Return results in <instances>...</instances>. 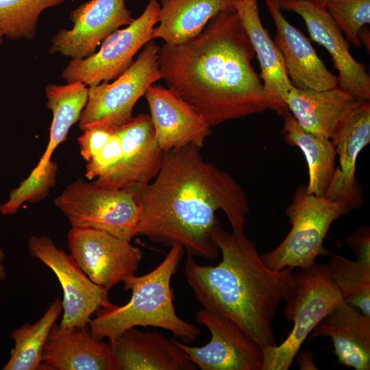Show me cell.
Masks as SVG:
<instances>
[{"label":"cell","mask_w":370,"mask_h":370,"mask_svg":"<svg viewBox=\"0 0 370 370\" xmlns=\"http://www.w3.org/2000/svg\"><path fill=\"white\" fill-rule=\"evenodd\" d=\"M3 37H4V36H3V33H2V32H1V29H0V46H1V45L2 44V42H3Z\"/></svg>","instance_id":"cell-37"},{"label":"cell","mask_w":370,"mask_h":370,"mask_svg":"<svg viewBox=\"0 0 370 370\" xmlns=\"http://www.w3.org/2000/svg\"><path fill=\"white\" fill-rule=\"evenodd\" d=\"M113 132L114 130L100 126L84 130L77 138L82 158L86 162L92 158L106 145Z\"/></svg>","instance_id":"cell-33"},{"label":"cell","mask_w":370,"mask_h":370,"mask_svg":"<svg viewBox=\"0 0 370 370\" xmlns=\"http://www.w3.org/2000/svg\"><path fill=\"white\" fill-rule=\"evenodd\" d=\"M67 245L88 278L108 291L134 275L143 257L142 251L130 241L92 228L71 227Z\"/></svg>","instance_id":"cell-11"},{"label":"cell","mask_w":370,"mask_h":370,"mask_svg":"<svg viewBox=\"0 0 370 370\" xmlns=\"http://www.w3.org/2000/svg\"><path fill=\"white\" fill-rule=\"evenodd\" d=\"M283 121L284 140L297 147L305 156L308 169L307 193L324 196L336 169V155L331 139L306 131L289 112L283 115Z\"/></svg>","instance_id":"cell-26"},{"label":"cell","mask_w":370,"mask_h":370,"mask_svg":"<svg viewBox=\"0 0 370 370\" xmlns=\"http://www.w3.org/2000/svg\"><path fill=\"white\" fill-rule=\"evenodd\" d=\"M64 2V0H0V29L7 38L31 40L36 36L41 12Z\"/></svg>","instance_id":"cell-29"},{"label":"cell","mask_w":370,"mask_h":370,"mask_svg":"<svg viewBox=\"0 0 370 370\" xmlns=\"http://www.w3.org/2000/svg\"><path fill=\"white\" fill-rule=\"evenodd\" d=\"M264 1L276 28L275 44L293 86L314 90L336 87L337 76L327 69L309 40L285 18L275 0Z\"/></svg>","instance_id":"cell-18"},{"label":"cell","mask_w":370,"mask_h":370,"mask_svg":"<svg viewBox=\"0 0 370 370\" xmlns=\"http://www.w3.org/2000/svg\"><path fill=\"white\" fill-rule=\"evenodd\" d=\"M122 149V156L114 170L93 182L109 188H129L147 184L158 175L164 151L158 145L150 115L140 114L115 130Z\"/></svg>","instance_id":"cell-16"},{"label":"cell","mask_w":370,"mask_h":370,"mask_svg":"<svg viewBox=\"0 0 370 370\" xmlns=\"http://www.w3.org/2000/svg\"><path fill=\"white\" fill-rule=\"evenodd\" d=\"M71 227L104 231L131 241L140 210L130 188H109L79 178L54 199Z\"/></svg>","instance_id":"cell-7"},{"label":"cell","mask_w":370,"mask_h":370,"mask_svg":"<svg viewBox=\"0 0 370 370\" xmlns=\"http://www.w3.org/2000/svg\"><path fill=\"white\" fill-rule=\"evenodd\" d=\"M328 265L330 280L343 301L370 317V263L333 254Z\"/></svg>","instance_id":"cell-28"},{"label":"cell","mask_w":370,"mask_h":370,"mask_svg":"<svg viewBox=\"0 0 370 370\" xmlns=\"http://www.w3.org/2000/svg\"><path fill=\"white\" fill-rule=\"evenodd\" d=\"M58 171V164L51 161L38 177L29 174L18 187L11 190L8 199L0 205V212L13 215L24 202L35 203L44 199L54 186Z\"/></svg>","instance_id":"cell-31"},{"label":"cell","mask_w":370,"mask_h":370,"mask_svg":"<svg viewBox=\"0 0 370 370\" xmlns=\"http://www.w3.org/2000/svg\"><path fill=\"white\" fill-rule=\"evenodd\" d=\"M29 254L48 267L57 277L63 292L62 328L88 325L96 311L109 301L108 290L92 282L71 254L56 247L46 236H31Z\"/></svg>","instance_id":"cell-10"},{"label":"cell","mask_w":370,"mask_h":370,"mask_svg":"<svg viewBox=\"0 0 370 370\" xmlns=\"http://www.w3.org/2000/svg\"><path fill=\"white\" fill-rule=\"evenodd\" d=\"M201 147L188 145L164 151L149 183L129 187L140 210L136 236L166 247L182 246L206 260L219 255L214 236L222 210L232 232H243L249 212L243 188L228 173L206 162Z\"/></svg>","instance_id":"cell-1"},{"label":"cell","mask_w":370,"mask_h":370,"mask_svg":"<svg viewBox=\"0 0 370 370\" xmlns=\"http://www.w3.org/2000/svg\"><path fill=\"white\" fill-rule=\"evenodd\" d=\"M62 312V301L56 298L34 323H25L14 329L10 336L14 348L3 370H38L43 348L49 333Z\"/></svg>","instance_id":"cell-27"},{"label":"cell","mask_w":370,"mask_h":370,"mask_svg":"<svg viewBox=\"0 0 370 370\" xmlns=\"http://www.w3.org/2000/svg\"><path fill=\"white\" fill-rule=\"evenodd\" d=\"M5 260V254L1 248H0V281L3 280L6 278L5 267L3 264Z\"/></svg>","instance_id":"cell-35"},{"label":"cell","mask_w":370,"mask_h":370,"mask_svg":"<svg viewBox=\"0 0 370 370\" xmlns=\"http://www.w3.org/2000/svg\"><path fill=\"white\" fill-rule=\"evenodd\" d=\"M347 243L356 255V260L370 263V230L361 226L347 238Z\"/></svg>","instance_id":"cell-34"},{"label":"cell","mask_w":370,"mask_h":370,"mask_svg":"<svg viewBox=\"0 0 370 370\" xmlns=\"http://www.w3.org/2000/svg\"><path fill=\"white\" fill-rule=\"evenodd\" d=\"M196 320L210 332L207 344L192 347L172 338L196 367L201 370H262V347L236 323L204 308L196 312Z\"/></svg>","instance_id":"cell-12"},{"label":"cell","mask_w":370,"mask_h":370,"mask_svg":"<svg viewBox=\"0 0 370 370\" xmlns=\"http://www.w3.org/2000/svg\"><path fill=\"white\" fill-rule=\"evenodd\" d=\"M184 250L182 246L175 245L153 270L143 275L134 274L125 278L124 290L132 291L130 301L123 306L109 301L99 308L88 323L92 335L99 340L112 341L130 328L151 326L169 330L185 343L195 341L200 330L177 316L173 304L175 294L171 287Z\"/></svg>","instance_id":"cell-4"},{"label":"cell","mask_w":370,"mask_h":370,"mask_svg":"<svg viewBox=\"0 0 370 370\" xmlns=\"http://www.w3.org/2000/svg\"><path fill=\"white\" fill-rule=\"evenodd\" d=\"M145 97L156 140L164 151L188 145L203 147L210 127L190 105L160 86H150Z\"/></svg>","instance_id":"cell-17"},{"label":"cell","mask_w":370,"mask_h":370,"mask_svg":"<svg viewBox=\"0 0 370 370\" xmlns=\"http://www.w3.org/2000/svg\"><path fill=\"white\" fill-rule=\"evenodd\" d=\"M295 287L284 308L293 328L280 345L262 347V370H288L318 323L343 301L330 280L328 265L314 262L293 273Z\"/></svg>","instance_id":"cell-5"},{"label":"cell","mask_w":370,"mask_h":370,"mask_svg":"<svg viewBox=\"0 0 370 370\" xmlns=\"http://www.w3.org/2000/svg\"><path fill=\"white\" fill-rule=\"evenodd\" d=\"M214 241L222 256L218 264L201 265L189 254L186 260L185 278L196 299L236 323L261 347L278 345L273 321L295 289L293 269L268 267L243 232L220 228Z\"/></svg>","instance_id":"cell-3"},{"label":"cell","mask_w":370,"mask_h":370,"mask_svg":"<svg viewBox=\"0 0 370 370\" xmlns=\"http://www.w3.org/2000/svg\"><path fill=\"white\" fill-rule=\"evenodd\" d=\"M282 10L294 12L306 23L311 38L331 55L338 76V86L356 100H370V77L365 66L349 52V44L324 4L312 0H275Z\"/></svg>","instance_id":"cell-13"},{"label":"cell","mask_w":370,"mask_h":370,"mask_svg":"<svg viewBox=\"0 0 370 370\" xmlns=\"http://www.w3.org/2000/svg\"><path fill=\"white\" fill-rule=\"evenodd\" d=\"M356 100L338 86L327 90L300 89L293 86L284 102L306 131L331 138L338 122Z\"/></svg>","instance_id":"cell-23"},{"label":"cell","mask_w":370,"mask_h":370,"mask_svg":"<svg viewBox=\"0 0 370 370\" xmlns=\"http://www.w3.org/2000/svg\"><path fill=\"white\" fill-rule=\"evenodd\" d=\"M70 19L72 28L57 32L50 52L71 59L91 56L106 37L134 21L125 0H90L73 10Z\"/></svg>","instance_id":"cell-14"},{"label":"cell","mask_w":370,"mask_h":370,"mask_svg":"<svg viewBox=\"0 0 370 370\" xmlns=\"http://www.w3.org/2000/svg\"><path fill=\"white\" fill-rule=\"evenodd\" d=\"M158 25L152 40L169 45L184 43L199 35L219 12L233 9L234 0H160Z\"/></svg>","instance_id":"cell-24"},{"label":"cell","mask_w":370,"mask_h":370,"mask_svg":"<svg viewBox=\"0 0 370 370\" xmlns=\"http://www.w3.org/2000/svg\"><path fill=\"white\" fill-rule=\"evenodd\" d=\"M245 1L252 2V3H257V0H245Z\"/></svg>","instance_id":"cell-38"},{"label":"cell","mask_w":370,"mask_h":370,"mask_svg":"<svg viewBox=\"0 0 370 370\" xmlns=\"http://www.w3.org/2000/svg\"><path fill=\"white\" fill-rule=\"evenodd\" d=\"M122 156L121 140L114 132L103 149L87 162L86 177L89 180L108 175L119 162Z\"/></svg>","instance_id":"cell-32"},{"label":"cell","mask_w":370,"mask_h":370,"mask_svg":"<svg viewBox=\"0 0 370 370\" xmlns=\"http://www.w3.org/2000/svg\"><path fill=\"white\" fill-rule=\"evenodd\" d=\"M325 6L349 42L359 48V32L365 25L370 23V0H330Z\"/></svg>","instance_id":"cell-30"},{"label":"cell","mask_w":370,"mask_h":370,"mask_svg":"<svg viewBox=\"0 0 370 370\" xmlns=\"http://www.w3.org/2000/svg\"><path fill=\"white\" fill-rule=\"evenodd\" d=\"M38 370H112L110 343L95 338L88 325L62 328L55 323Z\"/></svg>","instance_id":"cell-20"},{"label":"cell","mask_w":370,"mask_h":370,"mask_svg":"<svg viewBox=\"0 0 370 370\" xmlns=\"http://www.w3.org/2000/svg\"><path fill=\"white\" fill-rule=\"evenodd\" d=\"M312 1H318V2H320V3L325 5L330 0H312Z\"/></svg>","instance_id":"cell-36"},{"label":"cell","mask_w":370,"mask_h":370,"mask_svg":"<svg viewBox=\"0 0 370 370\" xmlns=\"http://www.w3.org/2000/svg\"><path fill=\"white\" fill-rule=\"evenodd\" d=\"M352 209L345 203L325 196L308 194L299 185L286 209L291 228L273 250L261 255L271 269H304L312 265L320 255L330 252L323 241L332 223Z\"/></svg>","instance_id":"cell-6"},{"label":"cell","mask_w":370,"mask_h":370,"mask_svg":"<svg viewBox=\"0 0 370 370\" xmlns=\"http://www.w3.org/2000/svg\"><path fill=\"white\" fill-rule=\"evenodd\" d=\"M234 8L257 56L261 71L260 77L270 109L283 116L288 112L284 99L293 84L282 54L261 23L257 3L234 0Z\"/></svg>","instance_id":"cell-21"},{"label":"cell","mask_w":370,"mask_h":370,"mask_svg":"<svg viewBox=\"0 0 370 370\" xmlns=\"http://www.w3.org/2000/svg\"><path fill=\"white\" fill-rule=\"evenodd\" d=\"M330 139L339 165L324 196L356 208L362 201L356 177V161L370 142V101L356 100L338 122Z\"/></svg>","instance_id":"cell-15"},{"label":"cell","mask_w":370,"mask_h":370,"mask_svg":"<svg viewBox=\"0 0 370 370\" xmlns=\"http://www.w3.org/2000/svg\"><path fill=\"white\" fill-rule=\"evenodd\" d=\"M309 341L330 337L338 362L356 370L370 369V317L343 302L310 334Z\"/></svg>","instance_id":"cell-22"},{"label":"cell","mask_w":370,"mask_h":370,"mask_svg":"<svg viewBox=\"0 0 370 370\" xmlns=\"http://www.w3.org/2000/svg\"><path fill=\"white\" fill-rule=\"evenodd\" d=\"M79 82L45 87L47 107L53 114L47 148L30 175L38 177L51 162L55 149L67 138L71 127L78 122L88 98V88Z\"/></svg>","instance_id":"cell-25"},{"label":"cell","mask_w":370,"mask_h":370,"mask_svg":"<svg viewBox=\"0 0 370 370\" xmlns=\"http://www.w3.org/2000/svg\"><path fill=\"white\" fill-rule=\"evenodd\" d=\"M112 370H194L197 367L158 332L130 328L110 341Z\"/></svg>","instance_id":"cell-19"},{"label":"cell","mask_w":370,"mask_h":370,"mask_svg":"<svg viewBox=\"0 0 370 370\" xmlns=\"http://www.w3.org/2000/svg\"><path fill=\"white\" fill-rule=\"evenodd\" d=\"M255 51L234 8L214 16L201 32L158 51L162 79L210 127L270 109Z\"/></svg>","instance_id":"cell-2"},{"label":"cell","mask_w":370,"mask_h":370,"mask_svg":"<svg viewBox=\"0 0 370 370\" xmlns=\"http://www.w3.org/2000/svg\"><path fill=\"white\" fill-rule=\"evenodd\" d=\"M160 10L158 0H150L139 17L106 37L99 51L86 58L71 59L62 71V77L67 83L79 82L89 87L115 79L132 64L137 52L152 40Z\"/></svg>","instance_id":"cell-9"},{"label":"cell","mask_w":370,"mask_h":370,"mask_svg":"<svg viewBox=\"0 0 370 370\" xmlns=\"http://www.w3.org/2000/svg\"><path fill=\"white\" fill-rule=\"evenodd\" d=\"M160 47L150 40L132 64L113 82L88 88V98L78 121L82 131L95 126L115 130L129 123L133 108L147 88L162 79Z\"/></svg>","instance_id":"cell-8"}]
</instances>
